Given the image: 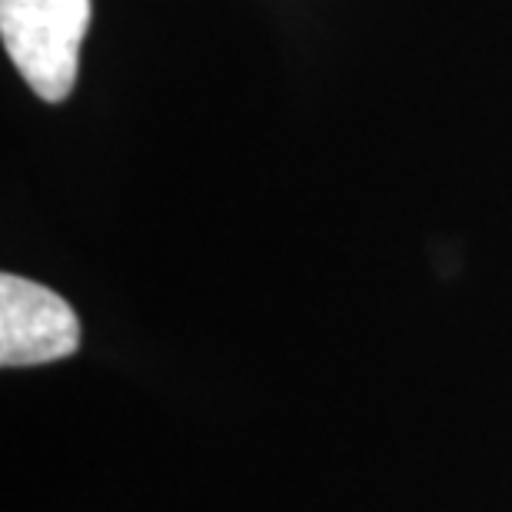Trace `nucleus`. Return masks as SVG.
Instances as JSON below:
<instances>
[{"label":"nucleus","instance_id":"obj_1","mask_svg":"<svg viewBox=\"0 0 512 512\" xmlns=\"http://www.w3.org/2000/svg\"><path fill=\"white\" fill-rule=\"evenodd\" d=\"M90 27V0H0V37L20 77L47 104L77 84L80 44Z\"/></svg>","mask_w":512,"mask_h":512},{"label":"nucleus","instance_id":"obj_2","mask_svg":"<svg viewBox=\"0 0 512 512\" xmlns=\"http://www.w3.org/2000/svg\"><path fill=\"white\" fill-rule=\"evenodd\" d=\"M80 323L67 300L24 276H0V363L40 366L77 350Z\"/></svg>","mask_w":512,"mask_h":512}]
</instances>
